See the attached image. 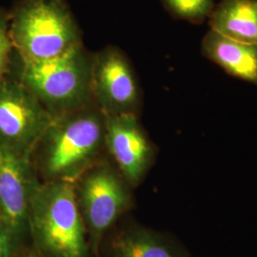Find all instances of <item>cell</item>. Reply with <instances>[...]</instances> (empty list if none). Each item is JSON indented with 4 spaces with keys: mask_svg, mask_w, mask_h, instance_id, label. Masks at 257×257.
Segmentation results:
<instances>
[{
    "mask_svg": "<svg viewBox=\"0 0 257 257\" xmlns=\"http://www.w3.org/2000/svg\"><path fill=\"white\" fill-rule=\"evenodd\" d=\"M101 110L89 106L55 115L35 151L48 181L74 182L84 175L105 145ZM35 153V152H34Z\"/></svg>",
    "mask_w": 257,
    "mask_h": 257,
    "instance_id": "1",
    "label": "cell"
},
{
    "mask_svg": "<svg viewBox=\"0 0 257 257\" xmlns=\"http://www.w3.org/2000/svg\"><path fill=\"white\" fill-rule=\"evenodd\" d=\"M74 184L39 183L32 196L28 226L41 257H90Z\"/></svg>",
    "mask_w": 257,
    "mask_h": 257,
    "instance_id": "2",
    "label": "cell"
},
{
    "mask_svg": "<svg viewBox=\"0 0 257 257\" xmlns=\"http://www.w3.org/2000/svg\"><path fill=\"white\" fill-rule=\"evenodd\" d=\"M10 36L23 63L53 58L81 44L63 0H24L11 19Z\"/></svg>",
    "mask_w": 257,
    "mask_h": 257,
    "instance_id": "3",
    "label": "cell"
},
{
    "mask_svg": "<svg viewBox=\"0 0 257 257\" xmlns=\"http://www.w3.org/2000/svg\"><path fill=\"white\" fill-rule=\"evenodd\" d=\"M92 59L82 45L37 62L23 63L21 83L54 116L89 106Z\"/></svg>",
    "mask_w": 257,
    "mask_h": 257,
    "instance_id": "4",
    "label": "cell"
},
{
    "mask_svg": "<svg viewBox=\"0 0 257 257\" xmlns=\"http://www.w3.org/2000/svg\"><path fill=\"white\" fill-rule=\"evenodd\" d=\"M53 118L22 83L0 80V148L32 157Z\"/></svg>",
    "mask_w": 257,
    "mask_h": 257,
    "instance_id": "5",
    "label": "cell"
},
{
    "mask_svg": "<svg viewBox=\"0 0 257 257\" xmlns=\"http://www.w3.org/2000/svg\"><path fill=\"white\" fill-rule=\"evenodd\" d=\"M76 197L92 251L97 254L104 233L131 207V193L114 171L100 166L84 174Z\"/></svg>",
    "mask_w": 257,
    "mask_h": 257,
    "instance_id": "6",
    "label": "cell"
},
{
    "mask_svg": "<svg viewBox=\"0 0 257 257\" xmlns=\"http://www.w3.org/2000/svg\"><path fill=\"white\" fill-rule=\"evenodd\" d=\"M92 93L103 114L137 113L140 106L138 80L126 56L108 47L92 62Z\"/></svg>",
    "mask_w": 257,
    "mask_h": 257,
    "instance_id": "7",
    "label": "cell"
},
{
    "mask_svg": "<svg viewBox=\"0 0 257 257\" xmlns=\"http://www.w3.org/2000/svg\"><path fill=\"white\" fill-rule=\"evenodd\" d=\"M38 185L31 157L0 148V226L13 243L28 225L30 203Z\"/></svg>",
    "mask_w": 257,
    "mask_h": 257,
    "instance_id": "8",
    "label": "cell"
},
{
    "mask_svg": "<svg viewBox=\"0 0 257 257\" xmlns=\"http://www.w3.org/2000/svg\"><path fill=\"white\" fill-rule=\"evenodd\" d=\"M105 146L132 185H138L155 158V148L137 114H104Z\"/></svg>",
    "mask_w": 257,
    "mask_h": 257,
    "instance_id": "9",
    "label": "cell"
},
{
    "mask_svg": "<svg viewBox=\"0 0 257 257\" xmlns=\"http://www.w3.org/2000/svg\"><path fill=\"white\" fill-rule=\"evenodd\" d=\"M203 55L227 74L257 85V46L210 30L202 39Z\"/></svg>",
    "mask_w": 257,
    "mask_h": 257,
    "instance_id": "10",
    "label": "cell"
},
{
    "mask_svg": "<svg viewBox=\"0 0 257 257\" xmlns=\"http://www.w3.org/2000/svg\"><path fill=\"white\" fill-rule=\"evenodd\" d=\"M209 19L210 30L257 46V0H222Z\"/></svg>",
    "mask_w": 257,
    "mask_h": 257,
    "instance_id": "11",
    "label": "cell"
},
{
    "mask_svg": "<svg viewBox=\"0 0 257 257\" xmlns=\"http://www.w3.org/2000/svg\"><path fill=\"white\" fill-rule=\"evenodd\" d=\"M110 252L112 257H188L172 239L143 227L120 231L111 240Z\"/></svg>",
    "mask_w": 257,
    "mask_h": 257,
    "instance_id": "12",
    "label": "cell"
},
{
    "mask_svg": "<svg viewBox=\"0 0 257 257\" xmlns=\"http://www.w3.org/2000/svg\"><path fill=\"white\" fill-rule=\"evenodd\" d=\"M166 8L179 19L199 23L210 18L214 0H162Z\"/></svg>",
    "mask_w": 257,
    "mask_h": 257,
    "instance_id": "13",
    "label": "cell"
},
{
    "mask_svg": "<svg viewBox=\"0 0 257 257\" xmlns=\"http://www.w3.org/2000/svg\"><path fill=\"white\" fill-rule=\"evenodd\" d=\"M13 48L10 36L9 20L0 12V80L4 78L9 66L10 55Z\"/></svg>",
    "mask_w": 257,
    "mask_h": 257,
    "instance_id": "14",
    "label": "cell"
},
{
    "mask_svg": "<svg viewBox=\"0 0 257 257\" xmlns=\"http://www.w3.org/2000/svg\"><path fill=\"white\" fill-rule=\"evenodd\" d=\"M13 241L1 226H0V257H12Z\"/></svg>",
    "mask_w": 257,
    "mask_h": 257,
    "instance_id": "15",
    "label": "cell"
},
{
    "mask_svg": "<svg viewBox=\"0 0 257 257\" xmlns=\"http://www.w3.org/2000/svg\"><path fill=\"white\" fill-rule=\"evenodd\" d=\"M23 257H37L36 255H34V254H26V255H24Z\"/></svg>",
    "mask_w": 257,
    "mask_h": 257,
    "instance_id": "16",
    "label": "cell"
}]
</instances>
